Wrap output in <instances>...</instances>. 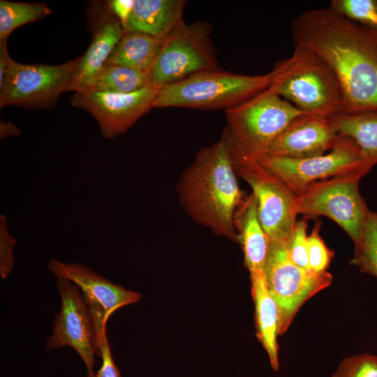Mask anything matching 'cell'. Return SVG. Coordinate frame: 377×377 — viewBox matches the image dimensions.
I'll list each match as a JSON object with an SVG mask.
<instances>
[{
  "mask_svg": "<svg viewBox=\"0 0 377 377\" xmlns=\"http://www.w3.org/2000/svg\"><path fill=\"white\" fill-rule=\"evenodd\" d=\"M294 45L323 60L339 84L344 113L377 112V29L353 22L329 7L300 14Z\"/></svg>",
  "mask_w": 377,
  "mask_h": 377,
  "instance_id": "6da1fadb",
  "label": "cell"
},
{
  "mask_svg": "<svg viewBox=\"0 0 377 377\" xmlns=\"http://www.w3.org/2000/svg\"><path fill=\"white\" fill-rule=\"evenodd\" d=\"M226 126L220 139L201 148L177 185L180 205L198 224L238 242L235 214L246 198L238 184Z\"/></svg>",
  "mask_w": 377,
  "mask_h": 377,
  "instance_id": "7a4b0ae2",
  "label": "cell"
},
{
  "mask_svg": "<svg viewBox=\"0 0 377 377\" xmlns=\"http://www.w3.org/2000/svg\"><path fill=\"white\" fill-rule=\"evenodd\" d=\"M272 72L269 88L305 114L330 119L345 112L334 73L312 52L294 45L291 56Z\"/></svg>",
  "mask_w": 377,
  "mask_h": 377,
  "instance_id": "3957f363",
  "label": "cell"
},
{
  "mask_svg": "<svg viewBox=\"0 0 377 377\" xmlns=\"http://www.w3.org/2000/svg\"><path fill=\"white\" fill-rule=\"evenodd\" d=\"M273 73L247 75L219 68L203 71L158 89L154 108L232 109L267 89Z\"/></svg>",
  "mask_w": 377,
  "mask_h": 377,
  "instance_id": "277c9868",
  "label": "cell"
},
{
  "mask_svg": "<svg viewBox=\"0 0 377 377\" xmlns=\"http://www.w3.org/2000/svg\"><path fill=\"white\" fill-rule=\"evenodd\" d=\"M230 137L235 171L252 189L262 228L269 240L287 241L297 222L295 195Z\"/></svg>",
  "mask_w": 377,
  "mask_h": 377,
  "instance_id": "5b68a950",
  "label": "cell"
},
{
  "mask_svg": "<svg viewBox=\"0 0 377 377\" xmlns=\"http://www.w3.org/2000/svg\"><path fill=\"white\" fill-rule=\"evenodd\" d=\"M211 25L182 21L165 38L148 72L150 87L159 89L191 75L219 68Z\"/></svg>",
  "mask_w": 377,
  "mask_h": 377,
  "instance_id": "8992f818",
  "label": "cell"
},
{
  "mask_svg": "<svg viewBox=\"0 0 377 377\" xmlns=\"http://www.w3.org/2000/svg\"><path fill=\"white\" fill-rule=\"evenodd\" d=\"M226 113L232 138L255 155L264 154L292 122L306 114L269 87Z\"/></svg>",
  "mask_w": 377,
  "mask_h": 377,
  "instance_id": "52a82bcc",
  "label": "cell"
},
{
  "mask_svg": "<svg viewBox=\"0 0 377 377\" xmlns=\"http://www.w3.org/2000/svg\"><path fill=\"white\" fill-rule=\"evenodd\" d=\"M363 176L360 172H351L311 184L295 196L297 213L311 218L329 217L356 243L369 212L358 186Z\"/></svg>",
  "mask_w": 377,
  "mask_h": 377,
  "instance_id": "ba28073f",
  "label": "cell"
},
{
  "mask_svg": "<svg viewBox=\"0 0 377 377\" xmlns=\"http://www.w3.org/2000/svg\"><path fill=\"white\" fill-rule=\"evenodd\" d=\"M266 284L279 309V334H283L299 309L309 298L328 287L332 276L295 265L290 258L286 241L269 240L265 268Z\"/></svg>",
  "mask_w": 377,
  "mask_h": 377,
  "instance_id": "9c48e42d",
  "label": "cell"
},
{
  "mask_svg": "<svg viewBox=\"0 0 377 377\" xmlns=\"http://www.w3.org/2000/svg\"><path fill=\"white\" fill-rule=\"evenodd\" d=\"M251 155L295 196L315 182L351 172L365 175L369 171L357 147L339 135L329 153L320 156L291 158L266 154Z\"/></svg>",
  "mask_w": 377,
  "mask_h": 377,
  "instance_id": "30bf717a",
  "label": "cell"
},
{
  "mask_svg": "<svg viewBox=\"0 0 377 377\" xmlns=\"http://www.w3.org/2000/svg\"><path fill=\"white\" fill-rule=\"evenodd\" d=\"M81 57L57 65L24 64L12 59L3 85L0 106L52 108L60 94L68 91Z\"/></svg>",
  "mask_w": 377,
  "mask_h": 377,
  "instance_id": "8fae6325",
  "label": "cell"
},
{
  "mask_svg": "<svg viewBox=\"0 0 377 377\" xmlns=\"http://www.w3.org/2000/svg\"><path fill=\"white\" fill-rule=\"evenodd\" d=\"M57 286L61 306L54 319L52 333L46 341V348L49 350L65 346L73 348L83 360L87 377H96L94 356L98 355L103 329L98 331L90 306L78 286L62 278H57Z\"/></svg>",
  "mask_w": 377,
  "mask_h": 377,
  "instance_id": "7c38bea8",
  "label": "cell"
},
{
  "mask_svg": "<svg viewBox=\"0 0 377 377\" xmlns=\"http://www.w3.org/2000/svg\"><path fill=\"white\" fill-rule=\"evenodd\" d=\"M158 90L151 87L129 94L81 90L74 91L71 103L91 114L103 138L113 139L154 108Z\"/></svg>",
  "mask_w": 377,
  "mask_h": 377,
  "instance_id": "4fadbf2b",
  "label": "cell"
},
{
  "mask_svg": "<svg viewBox=\"0 0 377 377\" xmlns=\"http://www.w3.org/2000/svg\"><path fill=\"white\" fill-rule=\"evenodd\" d=\"M48 267L57 278L79 287L88 303L98 328L106 325L117 309L138 302L141 295L111 282L89 267L79 263H65L50 259Z\"/></svg>",
  "mask_w": 377,
  "mask_h": 377,
  "instance_id": "5bb4252c",
  "label": "cell"
},
{
  "mask_svg": "<svg viewBox=\"0 0 377 377\" xmlns=\"http://www.w3.org/2000/svg\"><path fill=\"white\" fill-rule=\"evenodd\" d=\"M338 138L331 119L305 114L292 122L262 154L291 158L320 156L330 151Z\"/></svg>",
  "mask_w": 377,
  "mask_h": 377,
  "instance_id": "9a60e30c",
  "label": "cell"
},
{
  "mask_svg": "<svg viewBox=\"0 0 377 377\" xmlns=\"http://www.w3.org/2000/svg\"><path fill=\"white\" fill-rule=\"evenodd\" d=\"M99 20L91 42L84 54L81 56L68 91L85 89L105 64L122 37V25L108 7Z\"/></svg>",
  "mask_w": 377,
  "mask_h": 377,
  "instance_id": "2e32d148",
  "label": "cell"
},
{
  "mask_svg": "<svg viewBox=\"0 0 377 377\" xmlns=\"http://www.w3.org/2000/svg\"><path fill=\"white\" fill-rule=\"evenodd\" d=\"M186 1L134 0L125 32H140L165 39L182 22Z\"/></svg>",
  "mask_w": 377,
  "mask_h": 377,
  "instance_id": "e0dca14e",
  "label": "cell"
},
{
  "mask_svg": "<svg viewBox=\"0 0 377 377\" xmlns=\"http://www.w3.org/2000/svg\"><path fill=\"white\" fill-rule=\"evenodd\" d=\"M235 225L250 276L264 274L269 239L260 223L256 201L252 193L246 196L237 209Z\"/></svg>",
  "mask_w": 377,
  "mask_h": 377,
  "instance_id": "ac0fdd59",
  "label": "cell"
},
{
  "mask_svg": "<svg viewBox=\"0 0 377 377\" xmlns=\"http://www.w3.org/2000/svg\"><path fill=\"white\" fill-rule=\"evenodd\" d=\"M255 304L256 335L265 349L272 368H279L277 336L279 328L278 306L268 290L265 274L250 276Z\"/></svg>",
  "mask_w": 377,
  "mask_h": 377,
  "instance_id": "d6986e66",
  "label": "cell"
},
{
  "mask_svg": "<svg viewBox=\"0 0 377 377\" xmlns=\"http://www.w3.org/2000/svg\"><path fill=\"white\" fill-rule=\"evenodd\" d=\"M330 119L338 135L357 147L369 170L377 164V112L343 113Z\"/></svg>",
  "mask_w": 377,
  "mask_h": 377,
  "instance_id": "ffe728a7",
  "label": "cell"
},
{
  "mask_svg": "<svg viewBox=\"0 0 377 377\" xmlns=\"http://www.w3.org/2000/svg\"><path fill=\"white\" fill-rule=\"evenodd\" d=\"M165 39L140 32H125L105 65H117L148 73Z\"/></svg>",
  "mask_w": 377,
  "mask_h": 377,
  "instance_id": "44dd1931",
  "label": "cell"
},
{
  "mask_svg": "<svg viewBox=\"0 0 377 377\" xmlns=\"http://www.w3.org/2000/svg\"><path fill=\"white\" fill-rule=\"evenodd\" d=\"M147 87H150L148 73L122 66L104 65L82 90L129 94Z\"/></svg>",
  "mask_w": 377,
  "mask_h": 377,
  "instance_id": "7402d4cb",
  "label": "cell"
},
{
  "mask_svg": "<svg viewBox=\"0 0 377 377\" xmlns=\"http://www.w3.org/2000/svg\"><path fill=\"white\" fill-rule=\"evenodd\" d=\"M45 3L0 1V40H8L17 28L38 21L52 13Z\"/></svg>",
  "mask_w": 377,
  "mask_h": 377,
  "instance_id": "603a6c76",
  "label": "cell"
},
{
  "mask_svg": "<svg viewBox=\"0 0 377 377\" xmlns=\"http://www.w3.org/2000/svg\"><path fill=\"white\" fill-rule=\"evenodd\" d=\"M350 263L361 272L377 277V212L369 210L361 237L355 243Z\"/></svg>",
  "mask_w": 377,
  "mask_h": 377,
  "instance_id": "cb8c5ba5",
  "label": "cell"
},
{
  "mask_svg": "<svg viewBox=\"0 0 377 377\" xmlns=\"http://www.w3.org/2000/svg\"><path fill=\"white\" fill-rule=\"evenodd\" d=\"M329 8L348 20L377 29V0H332Z\"/></svg>",
  "mask_w": 377,
  "mask_h": 377,
  "instance_id": "d4e9b609",
  "label": "cell"
},
{
  "mask_svg": "<svg viewBox=\"0 0 377 377\" xmlns=\"http://www.w3.org/2000/svg\"><path fill=\"white\" fill-rule=\"evenodd\" d=\"M332 377H377V356L361 354L340 362Z\"/></svg>",
  "mask_w": 377,
  "mask_h": 377,
  "instance_id": "484cf974",
  "label": "cell"
},
{
  "mask_svg": "<svg viewBox=\"0 0 377 377\" xmlns=\"http://www.w3.org/2000/svg\"><path fill=\"white\" fill-rule=\"evenodd\" d=\"M320 223L318 222L307 239L309 267L316 272H325L334 256L320 236Z\"/></svg>",
  "mask_w": 377,
  "mask_h": 377,
  "instance_id": "4316f807",
  "label": "cell"
},
{
  "mask_svg": "<svg viewBox=\"0 0 377 377\" xmlns=\"http://www.w3.org/2000/svg\"><path fill=\"white\" fill-rule=\"evenodd\" d=\"M307 223L305 219L297 221L296 224L286 241L287 251L291 260L297 266L310 269L309 267L307 239Z\"/></svg>",
  "mask_w": 377,
  "mask_h": 377,
  "instance_id": "83f0119b",
  "label": "cell"
},
{
  "mask_svg": "<svg viewBox=\"0 0 377 377\" xmlns=\"http://www.w3.org/2000/svg\"><path fill=\"white\" fill-rule=\"evenodd\" d=\"M16 241L10 235L6 216H0V275L5 279L13 268V249Z\"/></svg>",
  "mask_w": 377,
  "mask_h": 377,
  "instance_id": "f1b7e54d",
  "label": "cell"
},
{
  "mask_svg": "<svg viewBox=\"0 0 377 377\" xmlns=\"http://www.w3.org/2000/svg\"><path fill=\"white\" fill-rule=\"evenodd\" d=\"M105 329L106 327L101 332L98 355L101 357L102 363L96 377H121L120 372L112 356Z\"/></svg>",
  "mask_w": 377,
  "mask_h": 377,
  "instance_id": "f546056e",
  "label": "cell"
},
{
  "mask_svg": "<svg viewBox=\"0 0 377 377\" xmlns=\"http://www.w3.org/2000/svg\"><path fill=\"white\" fill-rule=\"evenodd\" d=\"M105 4L110 11L119 20L124 29L132 13L134 0H110Z\"/></svg>",
  "mask_w": 377,
  "mask_h": 377,
  "instance_id": "4dcf8cb0",
  "label": "cell"
},
{
  "mask_svg": "<svg viewBox=\"0 0 377 377\" xmlns=\"http://www.w3.org/2000/svg\"><path fill=\"white\" fill-rule=\"evenodd\" d=\"M7 41L0 40V87L3 85L11 59L7 50Z\"/></svg>",
  "mask_w": 377,
  "mask_h": 377,
  "instance_id": "1f68e13d",
  "label": "cell"
},
{
  "mask_svg": "<svg viewBox=\"0 0 377 377\" xmlns=\"http://www.w3.org/2000/svg\"><path fill=\"white\" fill-rule=\"evenodd\" d=\"M21 131L16 125L9 121L1 119L0 121V137L5 138L8 136H18Z\"/></svg>",
  "mask_w": 377,
  "mask_h": 377,
  "instance_id": "d6a6232c",
  "label": "cell"
}]
</instances>
